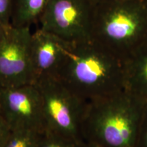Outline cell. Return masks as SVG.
Listing matches in <instances>:
<instances>
[{
    "instance_id": "6da1fadb",
    "label": "cell",
    "mask_w": 147,
    "mask_h": 147,
    "mask_svg": "<svg viewBox=\"0 0 147 147\" xmlns=\"http://www.w3.org/2000/svg\"><path fill=\"white\" fill-rule=\"evenodd\" d=\"M57 77L86 101L125 89L124 61L92 40L65 42Z\"/></svg>"
},
{
    "instance_id": "7a4b0ae2",
    "label": "cell",
    "mask_w": 147,
    "mask_h": 147,
    "mask_svg": "<svg viewBox=\"0 0 147 147\" xmlns=\"http://www.w3.org/2000/svg\"><path fill=\"white\" fill-rule=\"evenodd\" d=\"M144 105L126 89L87 101L82 140L101 147H136Z\"/></svg>"
},
{
    "instance_id": "3957f363",
    "label": "cell",
    "mask_w": 147,
    "mask_h": 147,
    "mask_svg": "<svg viewBox=\"0 0 147 147\" xmlns=\"http://www.w3.org/2000/svg\"><path fill=\"white\" fill-rule=\"evenodd\" d=\"M147 39V14L128 0L95 2L91 40L123 61Z\"/></svg>"
},
{
    "instance_id": "277c9868",
    "label": "cell",
    "mask_w": 147,
    "mask_h": 147,
    "mask_svg": "<svg viewBox=\"0 0 147 147\" xmlns=\"http://www.w3.org/2000/svg\"><path fill=\"white\" fill-rule=\"evenodd\" d=\"M35 84L41 94L46 129L82 142L81 123L87 101L58 77L41 78Z\"/></svg>"
},
{
    "instance_id": "5b68a950",
    "label": "cell",
    "mask_w": 147,
    "mask_h": 147,
    "mask_svg": "<svg viewBox=\"0 0 147 147\" xmlns=\"http://www.w3.org/2000/svg\"><path fill=\"white\" fill-rule=\"evenodd\" d=\"M95 8L94 0H49L40 28L68 43L91 40Z\"/></svg>"
},
{
    "instance_id": "8992f818",
    "label": "cell",
    "mask_w": 147,
    "mask_h": 147,
    "mask_svg": "<svg viewBox=\"0 0 147 147\" xmlns=\"http://www.w3.org/2000/svg\"><path fill=\"white\" fill-rule=\"evenodd\" d=\"M30 28L12 26L0 40V87L35 83Z\"/></svg>"
},
{
    "instance_id": "52a82bcc",
    "label": "cell",
    "mask_w": 147,
    "mask_h": 147,
    "mask_svg": "<svg viewBox=\"0 0 147 147\" xmlns=\"http://www.w3.org/2000/svg\"><path fill=\"white\" fill-rule=\"evenodd\" d=\"M0 111L12 130L46 129L42 97L36 84L0 87Z\"/></svg>"
},
{
    "instance_id": "ba28073f",
    "label": "cell",
    "mask_w": 147,
    "mask_h": 147,
    "mask_svg": "<svg viewBox=\"0 0 147 147\" xmlns=\"http://www.w3.org/2000/svg\"><path fill=\"white\" fill-rule=\"evenodd\" d=\"M65 57V42L39 28L32 33L31 58L35 82L41 78L57 77Z\"/></svg>"
},
{
    "instance_id": "9c48e42d",
    "label": "cell",
    "mask_w": 147,
    "mask_h": 147,
    "mask_svg": "<svg viewBox=\"0 0 147 147\" xmlns=\"http://www.w3.org/2000/svg\"><path fill=\"white\" fill-rule=\"evenodd\" d=\"M125 89L147 104V39L125 61Z\"/></svg>"
},
{
    "instance_id": "30bf717a",
    "label": "cell",
    "mask_w": 147,
    "mask_h": 147,
    "mask_svg": "<svg viewBox=\"0 0 147 147\" xmlns=\"http://www.w3.org/2000/svg\"><path fill=\"white\" fill-rule=\"evenodd\" d=\"M49 0H12L11 24L14 27H31L39 19Z\"/></svg>"
},
{
    "instance_id": "8fae6325",
    "label": "cell",
    "mask_w": 147,
    "mask_h": 147,
    "mask_svg": "<svg viewBox=\"0 0 147 147\" xmlns=\"http://www.w3.org/2000/svg\"><path fill=\"white\" fill-rule=\"evenodd\" d=\"M79 143L61 134L45 129L38 134L35 147H77Z\"/></svg>"
},
{
    "instance_id": "7c38bea8",
    "label": "cell",
    "mask_w": 147,
    "mask_h": 147,
    "mask_svg": "<svg viewBox=\"0 0 147 147\" xmlns=\"http://www.w3.org/2000/svg\"><path fill=\"white\" fill-rule=\"evenodd\" d=\"M39 133L28 130H12L3 147H35Z\"/></svg>"
},
{
    "instance_id": "4fadbf2b",
    "label": "cell",
    "mask_w": 147,
    "mask_h": 147,
    "mask_svg": "<svg viewBox=\"0 0 147 147\" xmlns=\"http://www.w3.org/2000/svg\"><path fill=\"white\" fill-rule=\"evenodd\" d=\"M12 0H0V23L8 31L12 27Z\"/></svg>"
},
{
    "instance_id": "5bb4252c",
    "label": "cell",
    "mask_w": 147,
    "mask_h": 147,
    "mask_svg": "<svg viewBox=\"0 0 147 147\" xmlns=\"http://www.w3.org/2000/svg\"><path fill=\"white\" fill-rule=\"evenodd\" d=\"M136 147H147V104H145Z\"/></svg>"
},
{
    "instance_id": "9a60e30c",
    "label": "cell",
    "mask_w": 147,
    "mask_h": 147,
    "mask_svg": "<svg viewBox=\"0 0 147 147\" xmlns=\"http://www.w3.org/2000/svg\"><path fill=\"white\" fill-rule=\"evenodd\" d=\"M12 131V128L0 111V147H3Z\"/></svg>"
},
{
    "instance_id": "2e32d148",
    "label": "cell",
    "mask_w": 147,
    "mask_h": 147,
    "mask_svg": "<svg viewBox=\"0 0 147 147\" xmlns=\"http://www.w3.org/2000/svg\"><path fill=\"white\" fill-rule=\"evenodd\" d=\"M77 147H101V146H99L96 144H92V143L85 142V141L82 140V142L79 143Z\"/></svg>"
},
{
    "instance_id": "e0dca14e",
    "label": "cell",
    "mask_w": 147,
    "mask_h": 147,
    "mask_svg": "<svg viewBox=\"0 0 147 147\" xmlns=\"http://www.w3.org/2000/svg\"><path fill=\"white\" fill-rule=\"evenodd\" d=\"M6 32H7V31L5 30L4 27H3V25H1V23H0V40L2 39L3 37L5 36Z\"/></svg>"
},
{
    "instance_id": "ac0fdd59",
    "label": "cell",
    "mask_w": 147,
    "mask_h": 147,
    "mask_svg": "<svg viewBox=\"0 0 147 147\" xmlns=\"http://www.w3.org/2000/svg\"><path fill=\"white\" fill-rule=\"evenodd\" d=\"M95 2H100V1H110V0H94Z\"/></svg>"
}]
</instances>
